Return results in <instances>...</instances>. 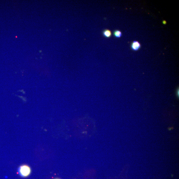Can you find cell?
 <instances>
[{
  "label": "cell",
  "mask_w": 179,
  "mask_h": 179,
  "mask_svg": "<svg viewBox=\"0 0 179 179\" xmlns=\"http://www.w3.org/2000/svg\"><path fill=\"white\" fill-rule=\"evenodd\" d=\"M59 179L57 178V179Z\"/></svg>",
  "instance_id": "obj_6"
},
{
  "label": "cell",
  "mask_w": 179,
  "mask_h": 179,
  "mask_svg": "<svg viewBox=\"0 0 179 179\" xmlns=\"http://www.w3.org/2000/svg\"><path fill=\"white\" fill-rule=\"evenodd\" d=\"M113 35L115 37L120 38L122 36V33L121 31L118 30H115L113 33Z\"/></svg>",
  "instance_id": "obj_4"
},
{
  "label": "cell",
  "mask_w": 179,
  "mask_h": 179,
  "mask_svg": "<svg viewBox=\"0 0 179 179\" xmlns=\"http://www.w3.org/2000/svg\"><path fill=\"white\" fill-rule=\"evenodd\" d=\"M141 47V45L138 41H134L131 43V48L133 51H137L139 50Z\"/></svg>",
  "instance_id": "obj_2"
},
{
  "label": "cell",
  "mask_w": 179,
  "mask_h": 179,
  "mask_svg": "<svg viewBox=\"0 0 179 179\" xmlns=\"http://www.w3.org/2000/svg\"><path fill=\"white\" fill-rule=\"evenodd\" d=\"M102 34L103 37L106 38H110L112 35V33L111 31L108 29H105L102 32Z\"/></svg>",
  "instance_id": "obj_3"
},
{
  "label": "cell",
  "mask_w": 179,
  "mask_h": 179,
  "mask_svg": "<svg viewBox=\"0 0 179 179\" xmlns=\"http://www.w3.org/2000/svg\"><path fill=\"white\" fill-rule=\"evenodd\" d=\"M162 23H163V25H166V24L167 23V21H166V20H163V21L162 22Z\"/></svg>",
  "instance_id": "obj_5"
},
{
  "label": "cell",
  "mask_w": 179,
  "mask_h": 179,
  "mask_svg": "<svg viewBox=\"0 0 179 179\" xmlns=\"http://www.w3.org/2000/svg\"><path fill=\"white\" fill-rule=\"evenodd\" d=\"M31 169L29 166L24 165L20 166L18 169V172L21 177H26L28 176L31 173Z\"/></svg>",
  "instance_id": "obj_1"
}]
</instances>
